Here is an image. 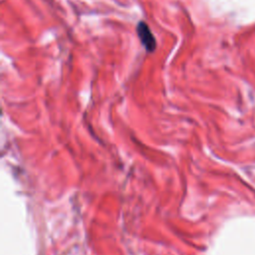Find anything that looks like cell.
I'll return each mask as SVG.
<instances>
[{"instance_id": "6da1fadb", "label": "cell", "mask_w": 255, "mask_h": 255, "mask_svg": "<svg viewBox=\"0 0 255 255\" xmlns=\"http://www.w3.org/2000/svg\"><path fill=\"white\" fill-rule=\"evenodd\" d=\"M136 32H137V36L140 39V42L143 45V47L145 48V50L147 52L154 51V49L156 47V41H155V38H154L153 34L151 33L149 27L147 26V24L145 22H139L136 26Z\"/></svg>"}]
</instances>
